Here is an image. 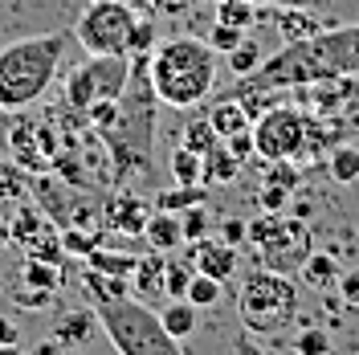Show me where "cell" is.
I'll list each match as a JSON object with an SVG mask.
<instances>
[{
    "mask_svg": "<svg viewBox=\"0 0 359 355\" xmlns=\"http://www.w3.org/2000/svg\"><path fill=\"white\" fill-rule=\"evenodd\" d=\"M359 74V25H331L318 37L286 41L266 53V62L245 74L237 90H294L318 78H351Z\"/></svg>",
    "mask_w": 359,
    "mask_h": 355,
    "instance_id": "obj_1",
    "label": "cell"
},
{
    "mask_svg": "<svg viewBox=\"0 0 359 355\" xmlns=\"http://www.w3.org/2000/svg\"><path fill=\"white\" fill-rule=\"evenodd\" d=\"M147 74H151V90L163 107L192 111L217 86V49L201 37H188V33L168 37L151 49Z\"/></svg>",
    "mask_w": 359,
    "mask_h": 355,
    "instance_id": "obj_2",
    "label": "cell"
},
{
    "mask_svg": "<svg viewBox=\"0 0 359 355\" xmlns=\"http://www.w3.org/2000/svg\"><path fill=\"white\" fill-rule=\"evenodd\" d=\"M69 33H37L0 49V111H25L53 86Z\"/></svg>",
    "mask_w": 359,
    "mask_h": 355,
    "instance_id": "obj_3",
    "label": "cell"
},
{
    "mask_svg": "<svg viewBox=\"0 0 359 355\" xmlns=\"http://www.w3.org/2000/svg\"><path fill=\"white\" fill-rule=\"evenodd\" d=\"M94 314L118 355H184V347L163 331L159 311H151L147 302H139L131 294L94 307Z\"/></svg>",
    "mask_w": 359,
    "mask_h": 355,
    "instance_id": "obj_4",
    "label": "cell"
},
{
    "mask_svg": "<svg viewBox=\"0 0 359 355\" xmlns=\"http://www.w3.org/2000/svg\"><path fill=\"white\" fill-rule=\"evenodd\" d=\"M237 311L249 335H282L298 319V282L290 274L253 269L241 282Z\"/></svg>",
    "mask_w": 359,
    "mask_h": 355,
    "instance_id": "obj_5",
    "label": "cell"
},
{
    "mask_svg": "<svg viewBox=\"0 0 359 355\" xmlns=\"http://www.w3.org/2000/svg\"><path fill=\"white\" fill-rule=\"evenodd\" d=\"M245 245L257 249V262L262 269H273V274H298L302 262L311 257V229L302 217H286V213H262L257 221L249 225Z\"/></svg>",
    "mask_w": 359,
    "mask_h": 355,
    "instance_id": "obj_6",
    "label": "cell"
},
{
    "mask_svg": "<svg viewBox=\"0 0 359 355\" xmlns=\"http://www.w3.org/2000/svg\"><path fill=\"white\" fill-rule=\"evenodd\" d=\"M135 21L139 13L131 0H90L74 21V41L86 53H127Z\"/></svg>",
    "mask_w": 359,
    "mask_h": 355,
    "instance_id": "obj_7",
    "label": "cell"
},
{
    "mask_svg": "<svg viewBox=\"0 0 359 355\" xmlns=\"http://www.w3.org/2000/svg\"><path fill=\"white\" fill-rule=\"evenodd\" d=\"M306 127L311 114L294 102H273L266 114L253 119V156L273 163V159H302L306 147Z\"/></svg>",
    "mask_w": 359,
    "mask_h": 355,
    "instance_id": "obj_8",
    "label": "cell"
},
{
    "mask_svg": "<svg viewBox=\"0 0 359 355\" xmlns=\"http://www.w3.org/2000/svg\"><path fill=\"white\" fill-rule=\"evenodd\" d=\"M147 217H151V204L135 192H114L102 204V233H114V237H127V241H139L143 229H147Z\"/></svg>",
    "mask_w": 359,
    "mask_h": 355,
    "instance_id": "obj_9",
    "label": "cell"
},
{
    "mask_svg": "<svg viewBox=\"0 0 359 355\" xmlns=\"http://www.w3.org/2000/svg\"><path fill=\"white\" fill-rule=\"evenodd\" d=\"M86 74L94 82V102L123 98V90L131 82V58L127 53H86Z\"/></svg>",
    "mask_w": 359,
    "mask_h": 355,
    "instance_id": "obj_10",
    "label": "cell"
},
{
    "mask_svg": "<svg viewBox=\"0 0 359 355\" xmlns=\"http://www.w3.org/2000/svg\"><path fill=\"white\" fill-rule=\"evenodd\" d=\"M331 17L314 13L311 4H273V29L282 45L286 41H306V37H318L323 29H331Z\"/></svg>",
    "mask_w": 359,
    "mask_h": 355,
    "instance_id": "obj_11",
    "label": "cell"
},
{
    "mask_svg": "<svg viewBox=\"0 0 359 355\" xmlns=\"http://www.w3.org/2000/svg\"><path fill=\"white\" fill-rule=\"evenodd\" d=\"M188 262H192L196 274H208L217 282H229L237 274V245H224L221 237H201V241H192Z\"/></svg>",
    "mask_w": 359,
    "mask_h": 355,
    "instance_id": "obj_12",
    "label": "cell"
},
{
    "mask_svg": "<svg viewBox=\"0 0 359 355\" xmlns=\"http://www.w3.org/2000/svg\"><path fill=\"white\" fill-rule=\"evenodd\" d=\"M163 274H168V253H159V249H147L139 262H135L131 269V298H139V302H156V298H163L168 294V286H163Z\"/></svg>",
    "mask_w": 359,
    "mask_h": 355,
    "instance_id": "obj_13",
    "label": "cell"
},
{
    "mask_svg": "<svg viewBox=\"0 0 359 355\" xmlns=\"http://www.w3.org/2000/svg\"><path fill=\"white\" fill-rule=\"evenodd\" d=\"M57 225L45 217L37 204H21L13 217H8V233H13V245H21V249H33L37 241H45L49 233H53Z\"/></svg>",
    "mask_w": 359,
    "mask_h": 355,
    "instance_id": "obj_14",
    "label": "cell"
},
{
    "mask_svg": "<svg viewBox=\"0 0 359 355\" xmlns=\"http://www.w3.org/2000/svg\"><path fill=\"white\" fill-rule=\"evenodd\" d=\"M204 114H208L212 131L221 135V143L229 139V135H237V131H245V127H253V114L241 107V98H237V94H233V98H221V102H212Z\"/></svg>",
    "mask_w": 359,
    "mask_h": 355,
    "instance_id": "obj_15",
    "label": "cell"
},
{
    "mask_svg": "<svg viewBox=\"0 0 359 355\" xmlns=\"http://www.w3.org/2000/svg\"><path fill=\"white\" fill-rule=\"evenodd\" d=\"M143 241H147V249L172 253V249L184 241V233H180V217H176V213H163V208H151L147 229H143Z\"/></svg>",
    "mask_w": 359,
    "mask_h": 355,
    "instance_id": "obj_16",
    "label": "cell"
},
{
    "mask_svg": "<svg viewBox=\"0 0 359 355\" xmlns=\"http://www.w3.org/2000/svg\"><path fill=\"white\" fill-rule=\"evenodd\" d=\"M82 290L94 307L102 302H114V298H127L131 294V278H114V274H102V269H82Z\"/></svg>",
    "mask_w": 359,
    "mask_h": 355,
    "instance_id": "obj_17",
    "label": "cell"
},
{
    "mask_svg": "<svg viewBox=\"0 0 359 355\" xmlns=\"http://www.w3.org/2000/svg\"><path fill=\"white\" fill-rule=\"evenodd\" d=\"M159 323H163V331L172 335L176 343H184L188 335L196 331V323H201V311H196L188 298H168V307L159 311Z\"/></svg>",
    "mask_w": 359,
    "mask_h": 355,
    "instance_id": "obj_18",
    "label": "cell"
},
{
    "mask_svg": "<svg viewBox=\"0 0 359 355\" xmlns=\"http://www.w3.org/2000/svg\"><path fill=\"white\" fill-rule=\"evenodd\" d=\"M339 262H335V253H314L311 249V257L302 262V269L294 274V278H302V286H311V290H331L339 282Z\"/></svg>",
    "mask_w": 359,
    "mask_h": 355,
    "instance_id": "obj_19",
    "label": "cell"
},
{
    "mask_svg": "<svg viewBox=\"0 0 359 355\" xmlns=\"http://www.w3.org/2000/svg\"><path fill=\"white\" fill-rule=\"evenodd\" d=\"M94 327H98V314L94 311H69L66 319H57V327H53V343H62V347L90 343Z\"/></svg>",
    "mask_w": 359,
    "mask_h": 355,
    "instance_id": "obj_20",
    "label": "cell"
},
{
    "mask_svg": "<svg viewBox=\"0 0 359 355\" xmlns=\"http://www.w3.org/2000/svg\"><path fill=\"white\" fill-rule=\"evenodd\" d=\"M241 168H245V163L221 143V147H212V152L204 156V180L201 184H233V180L241 176Z\"/></svg>",
    "mask_w": 359,
    "mask_h": 355,
    "instance_id": "obj_21",
    "label": "cell"
},
{
    "mask_svg": "<svg viewBox=\"0 0 359 355\" xmlns=\"http://www.w3.org/2000/svg\"><path fill=\"white\" fill-rule=\"evenodd\" d=\"M327 172L335 184H359V147L355 143H335L331 156H327Z\"/></svg>",
    "mask_w": 359,
    "mask_h": 355,
    "instance_id": "obj_22",
    "label": "cell"
},
{
    "mask_svg": "<svg viewBox=\"0 0 359 355\" xmlns=\"http://www.w3.org/2000/svg\"><path fill=\"white\" fill-rule=\"evenodd\" d=\"M212 13H217L212 21L233 25V29H241V33H249L253 25H262V17H257V0H217Z\"/></svg>",
    "mask_w": 359,
    "mask_h": 355,
    "instance_id": "obj_23",
    "label": "cell"
},
{
    "mask_svg": "<svg viewBox=\"0 0 359 355\" xmlns=\"http://www.w3.org/2000/svg\"><path fill=\"white\" fill-rule=\"evenodd\" d=\"M168 172H172V184H201L204 180V156H196L192 147H172L168 156Z\"/></svg>",
    "mask_w": 359,
    "mask_h": 355,
    "instance_id": "obj_24",
    "label": "cell"
},
{
    "mask_svg": "<svg viewBox=\"0 0 359 355\" xmlns=\"http://www.w3.org/2000/svg\"><path fill=\"white\" fill-rule=\"evenodd\" d=\"M21 282L33 290H49V294H57V290L66 286V278H62V266H53V262H41V257H29L21 269Z\"/></svg>",
    "mask_w": 359,
    "mask_h": 355,
    "instance_id": "obj_25",
    "label": "cell"
},
{
    "mask_svg": "<svg viewBox=\"0 0 359 355\" xmlns=\"http://www.w3.org/2000/svg\"><path fill=\"white\" fill-rule=\"evenodd\" d=\"M184 147H192L196 156H208L212 147H221V135L212 131V123H208V114H192L188 123H184V139H180Z\"/></svg>",
    "mask_w": 359,
    "mask_h": 355,
    "instance_id": "obj_26",
    "label": "cell"
},
{
    "mask_svg": "<svg viewBox=\"0 0 359 355\" xmlns=\"http://www.w3.org/2000/svg\"><path fill=\"white\" fill-rule=\"evenodd\" d=\"M86 262H90V269H102V274H114V278H131L139 253H127V249H102V245H98Z\"/></svg>",
    "mask_w": 359,
    "mask_h": 355,
    "instance_id": "obj_27",
    "label": "cell"
},
{
    "mask_svg": "<svg viewBox=\"0 0 359 355\" xmlns=\"http://www.w3.org/2000/svg\"><path fill=\"white\" fill-rule=\"evenodd\" d=\"M29 196V172L13 159H0V204H21Z\"/></svg>",
    "mask_w": 359,
    "mask_h": 355,
    "instance_id": "obj_28",
    "label": "cell"
},
{
    "mask_svg": "<svg viewBox=\"0 0 359 355\" xmlns=\"http://www.w3.org/2000/svg\"><path fill=\"white\" fill-rule=\"evenodd\" d=\"M192 204H204V188L201 184H172L168 192H159L151 208H163V213H184Z\"/></svg>",
    "mask_w": 359,
    "mask_h": 355,
    "instance_id": "obj_29",
    "label": "cell"
},
{
    "mask_svg": "<svg viewBox=\"0 0 359 355\" xmlns=\"http://www.w3.org/2000/svg\"><path fill=\"white\" fill-rule=\"evenodd\" d=\"M90 102H94V82H90V74H86V62H82V66H74L66 74V107L82 114Z\"/></svg>",
    "mask_w": 359,
    "mask_h": 355,
    "instance_id": "obj_30",
    "label": "cell"
},
{
    "mask_svg": "<svg viewBox=\"0 0 359 355\" xmlns=\"http://www.w3.org/2000/svg\"><path fill=\"white\" fill-rule=\"evenodd\" d=\"M266 53H269L266 45L257 41V37H249V33H245V41H241L237 49H233V53H229V69H233L237 78H245V74H253V69L266 62Z\"/></svg>",
    "mask_w": 359,
    "mask_h": 355,
    "instance_id": "obj_31",
    "label": "cell"
},
{
    "mask_svg": "<svg viewBox=\"0 0 359 355\" xmlns=\"http://www.w3.org/2000/svg\"><path fill=\"white\" fill-rule=\"evenodd\" d=\"M98 245H102V229H78V225H66V229H62V249H66V257H90Z\"/></svg>",
    "mask_w": 359,
    "mask_h": 355,
    "instance_id": "obj_32",
    "label": "cell"
},
{
    "mask_svg": "<svg viewBox=\"0 0 359 355\" xmlns=\"http://www.w3.org/2000/svg\"><path fill=\"white\" fill-rule=\"evenodd\" d=\"M196 311H208V307H217L221 302V282L217 278H208V274H192V282H188V294H184Z\"/></svg>",
    "mask_w": 359,
    "mask_h": 355,
    "instance_id": "obj_33",
    "label": "cell"
},
{
    "mask_svg": "<svg viewBox=\"0 0 359 355\" xmlns=\"http://www.w3.org/2000/svg\"><path fill=\"white\" fill-rule=\"evenodd\" d=\"M156 45H159L156 21H151V17H139L135 29H131V37H127V58H147Z\"/></svg>",
    "mask_w": 359,
    "mask_h": 355,
    "instance_id": "obj_34",
    "label": "cell"
},
{
    "mask_svg": "<svg viewBox=\"0 0 359 355\" xmlns=\"http://www.w3.org/2000/svg\"><path fill=\"white\" fill-rule=\"evenodd\" d=\"M331 351H335V343L323 327H302L294 335V355H331Z\"/></svg>",
    "mask_w": 359,
    "mask_h": 355,
    "instance_id": "obj_35",
    "label": "cell"
},
{
    "mask_svg": "<svg viewBox=\"0 0 359 355\" xmlns=\"http://www.w3.org/2000/svg\"><path fill=\"white\" fill-rule=\"evenodd\" d=\"M180 217V233H184V241H201V237H208V208L204 204H192V208H184V213H176Z\"/></svg>",
    "mask_w": 359,
    "mask_h": 355,
    "instance_id": "obj_36",
    "label": "cell"
},
{
    "mask_svg": "<svg viewBox=\"0 0 359 355\" xmlns=\"http://www.w3.org/2000/svg\"><path fill=\"white\" fill-rule=\"evenodd\" d=\"M192 262H176L168 253V274H163V286H168V298H184L188 294V282H192Z\"/></svg>",
    "mask_w": 359,
    "mask_h": 355,
    "instance_id": "obj_37",
    "label": "cell"
},
{
    "mask_svg": "<svg viewBox=\"0 0 359 355\" xmlns=\"http://www.w3.org/2000/svg\"><path fill=\"white\" fill-rule=\"evenodd\" d=\"M204 41L212 45L217 53H233L237 45L245 41V33H241V29H233V25H221V21H212V25H208V37H204Z\"/></svg>",
    "mask_w": 359,
    "mask_h": 355,
    "instance_id": "obj_38",
    "label": "cell"
},
{
    "mask_svg": "<svg viewBox=\"0 0 359 355\" xmlns=\"http://www.w3.org/2000/svg\"><path fill=\"white\" fill-rule=\"evenodd\" d=\"M266 180L269 184H282V188H298V180H302V172H298V163L294 159H273V163H266Z\"/></svg>",
    "mask_w": 359,
    "mask_h": 355,
    "instance_id": "obj_39",
    "label": "cell"
},
{
    "mask_svg": "<svg viewBox=\"0 0 359 355\" xmlns=\"http://www.w3.org/2000/svg\"><path fill=\"white\" fill-rule=\"evenodd\" d=\"M257 204H262V213H286V204H290V188H282V184H262V192H257Z\"/></svg>",
    "mask_w": 359,
    "mask_h": 355,
    "instance_id": "obj_40",
    "label": "cell"
},
{
    "mask_svg": "<svg viewBox=\"0 0 359 355\" xmlns=\"http://www.w3.org/2000/svg\"><path fill=\"white\" fill-rule=\"evenodd\" d=\"M13 302H17V307H37V311H41V307H49V302H53V294H49V290H33V286H17L13 290Z\"/></svg>",
    "mask_w": 359,
    "mask_h": 355,
    "instance_id": "obj_41",
    "label": "cell"
},
{
    "mask_svg": "<svg viewBox=\"0 0 359 355\" xmlns=\"http://www.w3.org/2000/svg\"><path fill=\"white\" fill-rule=\"evenodd\" d=\"M224 147L241 159V163H249V159H253V127H245V131H237V135H229V139H224Z\"/></svg>",
    "mask_w": 359,
    "mask_h": 355,
    "instance_id": "obj_42",
    "label": "cell"
},
{
    "mask_svg": "<svg viewBox=\"0 0 359 355\" xmlns=\"http://www.w3.org/2000/svg\"><path fill=\"white\" fill-rule=\"evenodd\" d=\"M339 298L347 302V307H359V269H347V274H339Z\"/></svg>",
    "mask_w": 359,
    "mask_h": 355,
    "instance_id": "obj_43",
    "label": "cell"
},
{
    "mask_svg": "<svg viewBox=\"0 0 359 355\" xmlns=\"http://www.w3.org/2000/svg\"><path fill=\"white\" fill-rule=\"evenodd\" d=\"M245 237H249V225L241 221V217H229V221L221 225V241L224 245H245Z\"/></svg>",
    "mask_w": 359,
    "mask_h": 355,
    "instance_id": "obj_44",
    "label": "cell"
},
{
    "mask_svg": "<svg viewBox=\"0 0 359 355\" xmlns=\"http://www.w3.org/2000/svg\"><path fill=\"white\" fill-rule=\"evenodd\" d=\"M233 355H266V351H262V343L245 331V335H237V339H233Z\"/></svg>",
    "mask_w": 359,
    "mask_h": 355,
    "instance_id": "obj_45",
    "label": "cell"
},
{
    "mask_svg": "<svg viewBox=\"0 0 359 355\" xmlns=\"http://www.w3.org/2000/svg\"><path fill=\"white\" fill-rule=\"evenodd\" d=\"M0 343H21V339H17V327H13L4 314H0Z\"/></svg>",
    "mask_w": 359,
    "mask_h": 355,
    "instance_id": "obj_46",
    "label": "cell"
},
{
    "mask_svg": "<svg viewBox=\"0 0 359 355\" xmlns=\"http://www.w3.org/2000/svg\"><path fill=\"white\" fill-rule=\"evenodd\" d=\"M8 245H13V233H8V221H4V217H0V253H4V249H8Z\"/></svg>",
    "mask_w": 359,
    "mask_h": 355,
    "instance_id": "obj_47",
    "label": "cell"
},
{
    "mask_svg": "<svg viewBox=\"0 0 359 355\" xmlns=\"http://www.w3.org/2000/svg\"><path fill=\"white\" fill-rule=\"evenodd\" d=\"M0 355H25L21 343H0Z\"/></svg>",
    "mask_w": 359,
    "mask_h": 355,
    "instance_id": "obj_48",
    "label": "cell"
},
{
    "mask_svg": "<svg viewBox=\"0 0 359 355\" xmlns=\"http://www.w3.org/2000/svg\"><path fill=\"white\" fill-rule=\"evenodd\" d=\"M131 4H147V0H131Z\"/></svg>",
    "mask_w": 359,
    "mask_h": 355,
    "instance_id": "obj_49",
    "label": "cell"
}]
</instances>
